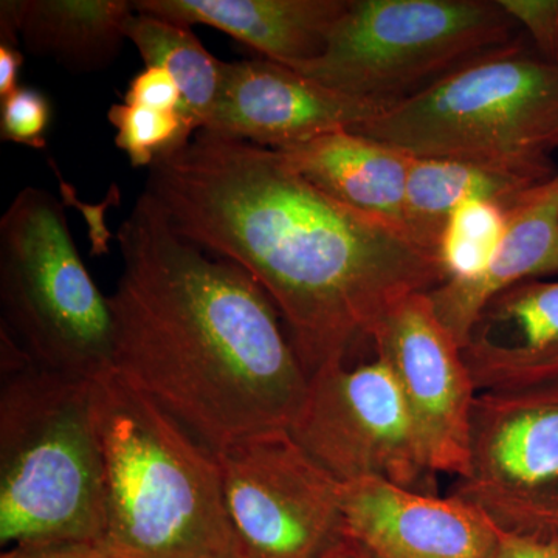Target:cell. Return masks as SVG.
Wrapping results in <instances>:
<instances>
[{
    "label": "cell",
    "instance_id": "obj_1",
    "mask_svg": "<svg viewBox=\"0 0 558 558\" xmlns=\"http://www.w3.org/2000/svg\"><path fill=\"white\" fill-rule=\"evenodd\" d=\"M143 193L175 233L258 282L310 377L348 363L400 301L446 281L436 253L244 140L197 132L149 168Z\"/></svg>",
    "mask_w": 558,
    "mask_h": 558
},
{
    "label": "cell",
    "instance_id": "obj_2",
    "mask_svg": "<svg viewBox=\"0 0 558 558\" xmlns=\"http://www.w3.org/2000/svg\"><path fill=\"white\" fill-rule=\"evenodd\" d=\"M112 369L213 451L289 429L310 374L250 274L175 233L145 193L119 230Z\"/></svg>",
    "mask_w": 558,
    "mask_h": 558
},
{
    "label": "cell",
    "instance_id": "obj_3",
    "mask_svg": "<svg viewBox=\"0 0 558 558\" xmlns=\"http://www.w3.org/2000/svg\"><path fill=\"white\" fill-rule=\"evenodd\" d=\"M105 487L98 548L120 558H240L215 451L110 369L92 380Z\"/></svg>",
    "mask_w": 558,
    "mask_h": 558
},
{
    "label": "cell",
    "instance_id": "obj_4",
    "mask_svg": "<svg viewBox=\"0 0 558 558\" xmlns=\"http://www.w3.org/2000/svg\"><path fill=\"white\" fill-rule=\"evenodd\" d=\"M92 380L32 362L2 332L0 543L100 546L105 487Z\"/></svg>",
    "mask_w": 558,
    "mask_h": 558
},
{
    "label": "cell",
    "instance_id": "obj_5",
    "mask_svg": "<svg viewBox=\"0 0 558 558\" xmlns=\"http://www.w3.org/2000/svg\"><path fill=\"white\" fill-rule=\"evenodd\" d=\"M360 134L411 157L487 165L537 180L556 174L558 65L515 43L389 106Z\"/></svg>",
    "mask_w": 558,
    "mask_h": 558
},
{
    "label": "cell",
    "instance_id": "obj_6",
    "mask_svg": "<svg viewBox=\"0 0 558 558\" xmlns=\"http://www.w3.org/2000/svg\"><path fill=\"white\" fill-rule=\"evenodd\" d=\"M0 306L2 332L36 365L83 380L112 369L108 296L50 191H20L0 219Z\"/></svg>",
    "mask_w": 558,
    "mask_h": 558
},
{
    "label": "cell",
    "instance_id": "obj_7",
    "mask_svg": "<svg viewBox=\"0 0 558 558\" xmlns=\"http://www.w3.org/2000/svg\"><path fill=\"white\" fill-rule=\"evenodd\" d=\"M515 28L498 0H348L322 57L295 72L395 106L515 43Z\"/></svg>",
    "mask_w": 558,
    "mask_h": 558
},
{
    "label": "cell",
    "instance_id": "obj_8",
    "mask_svg": "<svg viewBox=\"0 0 558 558\" xmlns=\"http://www.w3.org/2000/svg\"><path fill=\"white\" fill-rule=\"evenodd\" d=\"M289 433L340 483L384 480L436 494L438 473L379 355L363 365L339 363L312 374Z\"/></svg>",
    "mask_w": 558,
    "mask_h": 558
},
{
    "label": "cell",
    "instance_id": "obj_9",
    "mask_svg": "<svg viewBox=\"0 0 558 558\" xmlns=\"http://www.w3.org/2000/svg\"><path fill=\"white\" fill-rule=\"evenodd\" d=\"M451 494L508 535L558 534V384L480 391Z\"/></svg>",
    "mask_w": 558,
    "mask_h": 558
},
{
    "label": "cell",
    "instance_id": "obj_10",
    "mask_svg": "<svg viewBox=\"0 0 558 558\" xmlns=\"http://www.w3.org/2000/svg\"><path fill=\"white\" fill-rule=\"evenodd\" d=\"M240 558H322L341 537V483L289 429L215 451Z\"/></svg>",
    "mask_w": 558,
    "mask_h": 558
},
{
    "label": "cell",
    "instance_id": "obj_11",
    "mask_svg": "<svg viewBox=\"0 0 558 558\" xmlns=\"http://www.w3.org/2000/svg\"><path fill=\"white\" fill-rule=\"evenodd\" d=\"M371 344L395 376L433 470L461 476L478 389L461 344L436 315L428 293L400 301Z\"/></svg>",
    "mask_w": 558,
    "mask_h": 558
},
{
    "label": "cell",
    "instance_id": "obj_12",
    "mask_svg": "<svg viewBox=\"0 0 558 558\" xmlns=\"http://www.w3.org/2000/svg\"><path fill=\"white\" fill-rule=\"evenodd\" d=\"M341 537L371 558H497L502 532L458 495L369 478L341 483Z\"/></svg>",
    "mask_w": 558,
    "mask_h": 558
},
{
    "label": "cell",
    "instance_id": "obj_13",
    "mask_svg": "<svg viewBox=\"0 0 558 558\" xmlns=\"http://www.w3.org/2000/svg\"><path fill=\"white\" fill-rule=\"evenodd\" d=\"M388 108L255 58L227 62L222 98L202 131L277 150L332 132L359 130Z\"/></svg>",
    "mask_w": 558,
    "mask_h": 558
},
{
    "label": "cell",
    "instance_id": "obj_14",
    "mask_svg": "<svg viewBox=\"0 0 558 558\" xmlns=\"http://www.w3.org/2000/svg\"><path fill=\"white\" fill-rule=\"evenodd\" d=\"M462 354L478 392L558 384V281L529 279L494 296Z\"/></svg>",
    "mask_w": 558,
    "mask_h": 558
},
{
    "label": "cell",
    "instance_id": "obj_15",
    "mask_svg": "<svg viewBox=\"0 0 558 558\" xmlns=\"http://www.w3.org/2000/svg\"><path fill=\"white\" fill-rule=\"evenodd\" d=\"M348 0H135L137 13L208 25L292 70L322 57Z\"/></svg>",
    "mask_w": 558,
    "mask_h": 558
},
{
    "label": "cell",
    "instance_id": "obj_16",
    "mask_svg": "<svg viewBox=\"0 0 558 558\" xmlns=\"http://www.w3.org/2000/svg\"><path fill=\"white\" fill-rule=\"evenodd\" d=\"M553 275H558V171L510 205L505 236L481 277L444 282L428 292V299L462 347L494 296L529 279Z\"/></svg>",
    "mask_w": 558,
    "mask_h": 558
},
{
    "label": "cell",
    "instance_id": "obj_17",
    "mask_svg": "<svg viewBox=\"0 0 558 558\" xmlns=\"http://www.w3.org/2000/svg\"><path fill=\"white\" fill-rule=\"evenodd\" d=\"M277 153L330 199L407 234L409 154L355 131L332 132Z\"/></svg>",
    "mask_w": 558,
    "mask_h": 558
},
{
    "label": "cell",
    "instance_id": "obj_18",
    "mask_svg": "<svg viewBox=\"0 0 558 558\" xmlns=\"http://www.w3.org/2000/svg\"><path fill=\"white\" fill-rule=\"evenodd\" d=\"M0 13L31 53L90 73L120 57L135 7L130 0H3Z\"/></svg>",
    "mask_w": 558,
    "mask_h": 558
},
{
    "label": "cell",
    "instance_id": "obj_19",
    "mask_svg": "<svg viewBox=\"0 0 558 558\" xmlns=\"http://www.w3.org/2000/svg\"><path fill=\"white\" fill-rule=\"evenodd\" d=\"M545 180L519 172L449 159L411 157L407 180L405 230L421 247L436 253L451 213L469 201H492L509 208Z\"/></svg>",
    "mask_w": 558,
    "mask_h": 558
},
{
    "label": "cell",
    "instance_id": "obj_20",
    "mask_svg": "<svg viewBox=\"0 0 558 558\" xmlns=\"http://www.w3.org/2000/svg\"><path fill=\"white\" fill-rule=\"evenodd\" d=\"M126 36L145 68L170 73L197 132L204 130L222 98L227 62L209 53L191 27L137 11L128 22Z\"/></svg>",
    "mask_w": 558,
    "mask_h": 558
},
{
    "label": "cell",
    "instance_id": "obj_21",
    "mask_svg": "<svg viewBox=\"0 0 558 558\" xmlns=\"http://www.w3.org/2000/svg\"><path fill=\"white\" fill-rule=\"evenodd\" d=\"M506 215L508 208L492 201L464 202L451 213L436 250L444 282L470 281L487 270L505 236Z\"/></svg>",
    "mask_w": 558,
    "mask_h": 558
},
{
    "label": "cell",
    "instance_id": "obj_22",
    "mask_svg": "<svg viewBox=\"0 0 558 558\" xmlns=\"http://www.w3.org/2000/svg\"><path fill=\"white\" fill-rule=\"evenodd\" d=\"M108 119L116 128V145L134 168H149L156 161L185 148L196 124L183 110H160L146 106L113 105Z\"/></svg>",
    "mask_w": 558,
    "mask_h": 558
},
{
    "label": "cell",
    "instance_id": "obj_23",
    "mask_svg": "<svg viewBox=\"0 0 558 558\" xmlns=\"http://www.w3.org/2000/svg\"><path fill=\"white\" fill-rule=\"evenodd\" d=\"M51 102L35 87L20 86L0 101V137L33 149L47 145Z\"/></svg>",
    "mask_w": 558,
    "mask_h": 558
},
{
    "label": "cell",
    "instance_id": "obj_24",
    "mask_svg": "<svg viewBox=\"0 0 558 558\" xmlns=\"http://www.w3.org/2000/svg\"><path fill=\"white\" fill-rule=\"evenodd\" d=\"M523 27L543 60L558 65V0H498Z\"/></svg>",
    "mask_w": 558,
    "mask_h": 558
},
{
    "label": "cell",
    "instance_id": "obj_25",
    "mask_svg": "<svg viewBox=\"0 0 558 558\" xmlns=\"http://www.w3.org/2000/svg\"><path fill=\"white\" fill-rule=\"evenodd\" d=\"M124 102L186 112L178 84L170 73L157 68H145L130 81V86L124 94Z\"/></svg>",
    "mask_w": 558,
    "mask_h": 558
},
{
    "label": "cell",
    "instance_id": "obj_26",
    "mask_svg": "<svg viewBox=\"0 0 558 558\" xmlns=\"http://www.w3.org/2000/svg\"><path fill=\"white\" fill-rule=\"evenodd\" d=\"M0 558H98V546L83 542H47L11 546Z\"/></svg>",
    "mask_w": 558,
    "mask_h": 558
},
{
    "label": "cell",
    "instance_id": "obj_27",
    "mask_svg": "<svg viewBox=\"0 0 558 558\" xmlns=\"http://www.w3.org/2000/svg\"><path fill=\"white\" fill-rule=\"evenodd\" d=\"M497 558H558V537H524L502 534Z\"/></svg>",
    "mask_w": 558,
    "mask_h": 558
},
{
    "label": "cell",
    "instance_id": "obj_28",
    "mask_svg": "<svg viewBox=\"0 0 558 558\" xmlns=\"http://www.w3.org/2000/svg\"><path fill=\"white\" fill-rule=\"evenodd\" d=\"M24 57L17 49V40L0 39V101L16 90Z\"/></svg>",
    "mask_w": 558,
    "mask_h": 558
},
{
    "label": "cell",
    "instance_id": "obj_29",
    "mask_svg": "<svg viewBox=\"0 0 558 558\" xmlns=\"http://www.w3.org/2000/svg\"><path fill=\"white\" fill-rule=\"evenodd\" d=\"M322 558H371L368 554L363 553L355 543L349 542L348 538L340 537L333 543L325 556Z\"/></svg>",
    "mask_w": 558,
    "mask_h": 558
},
{
    "label": "cell",
    "instance_id": "obj_30",
    "mask_svg": "<svg viewBox=\"0 0 558 558\" xmlns=\"http://www.w3.org/2000/svg\"><path fill=\"white\" fill-rule=\"evenodd\" d=\"M98 558H120V557L110 556V554L105 553V550L98 548Z\"/></svg>",
    "mask_w": 558,
    "mask_h": 558
},
{
    "label": "cell",
    "instance_id": "obj_31",
    "mask_svg": "<svg viewBox=\"0 0 558 558\" xmlns=\"http://www.w3.org/2000/svg\"><path fill=\"white\" fill-rule=\"evenodd\" d=\"M556 149H558V134H557V140H556Z\"/></svg>",
    "mask_w": 558,
    "mask_h": 558
},
{
    "label": "cell",
    "instance_id": "obj_32",
    "mask_svg": "<svg viewBox=\"0 0 558 558\" xmlns=\"http://www.w3.org/2000/svg\"><path fill=\"white\" fill-rule=\"evenodd\" d=\"M557 537H558V534H557Z\"/></svg>",
    "mask_w": 558,
    "mask_h": 558
}]
</instances>
